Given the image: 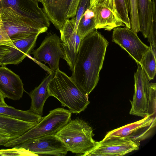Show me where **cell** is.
I'll use <instances>...</instances> for the list:
<instances>
[{
    "instance_id": "cell-19",
    "label": "cell",
    "mask_w": 156,
    "mask_h": 156,
    "mask_svg": "<svg viewBox=\"0 0 156 156\" xmlns=\"http://www.w3.org/2000/svg\"><path fill=\"white\" fill-rule=\"evenodd\" d=\"M37 124L0 114V129L5 131L13 139L23 135Z\"/></svg>"
},
{
    "instance_id": "cell-11",
    "label": "cell",
    "mask_w": 156,
    "mask_h": 156,
    "mask_svg": "<svg viewBox=\"0 0 156 156\" xmlns=\"http://www.w3.org/2000/svg\"><path fill=\"white\" fill-rule=\"evenodd\" d=\"M80 0H50L42 10L58 30H61L66 20L76 16Z\"/></svg>"
},
{
    "instance_id": "cell-22",
    "label": "cell",
    "mask_w": 156,
    "mask_h": 156,
    "mask_svg": "<svg viewBox=\"0 0 156 156\" xmlns=\"http://www.w3.org/2000/svg\"><path fill=\"white\" fill-rule=\"evenodd\" d=\"M94 12L89 7L85 11L79 22L76 32L82 40L96 30Z\"/></svg>"
},
{
    "instance_id": "cell-14",
    "label": "cell",
    "mask_w": 156,
    "mask_h": 156,
    "mask_svg": "<svg viewBox=\"0 0 156 156\" xmlns=\"http://www.w3.org/2000/svg\"><path fill=\"white\" fill-rule=\"evenodd\" d=\"M76 18L66 20L60 31V46L64 58L72 71L82 41L75 29Z\"/></svg>"
},
{
    "instance_id": "cell-12",
    "label": "cell",
    "mask_w": 156,
    "mask_h": 156,
    "mask_svg": "<svg viewBox=\"0 0 156 156\" xmlns=\"http://www.w3.org/2000/svg\"><path fill=\"white\" fill-rule=\"evenodd\" d=\"M60 42V39L56 34L49 32L39 47L33 50L31 54L36 60L47 63L51 71H55L59 69L60 58H64Z\"/></svg>"
},
{
    "instance_id": "cell-17",
    "label": "cell",
    "mask_w": 156,
    "mask_h": 156,
    "mask_svg": "<svg viewBox=\"0 0 156 156\" xmlns=\"http://www.w3.org/2000/svg\"><path fill=\"white\" fill-rule=\"evenodd\" d=\"M39 35L15 41L12 47L2 60L0 66L9 64L18 65L28 55L31 54L35 47Z\"/></svg>"
},
{
    "instance_id": "cell-34",
    "label": "cell",
    "mask_w": 156,
    "mask_h": 156,
    "mask_svg": "<svg viewBox=\"0 0 156 156\" xmlns=\"http://www.w3.org/2000/svg\"></svg>"
},
{
    "instance_id": "cell-3",
    "label": "cell",
    "mask_w": 156,
    "mask_h": 156,
    "mask_svg": "<svg viewBox=\"0 0 156 156\" xmlns=\"http://www.w3.org/2000/svg\"><path fill=\"white\" fill-rule=\"evenodd\" d=\"M92 128L84 121L70 120L56 133L68 151L83 156L94 148L98 142L93 138Z\"/></svg>"
},
{
    "instance_id": "cell-15",
    "label": "cell",
    "mask_w": 156,
    "mask_h": 156,
    "mask_svg": "<svg viewBox=\"0 0 156 156\" xmlns=\"http://www.w3.org/2000/svg\"><path fill=\"white\" fill-rule=\"evenodd\" d=\"M3 7H10L20 15L33 19L50 27V22L47 17L35 0H0Z\"/></svg>"
},
{
    "instance_id": "cell-18",
    "label": "cell",
    "mask_w": 156,
    "mask_h": 156,
    "mask_svg": "<svg viewBox=\"0 0 156 156\" xmlns=\"http://www.w3.org/2000/svg\"><path fill=\"white\" fill-rule=\"evenodd\" d=\"M55 72L51 71L38 86L29 93L31 99L29 110L36 114L41 116L43 115L44 104L50 96L48 90V85L53 77Z\"/></svg>"
},
{
    "instance_id": "cell-30",
    "label": "cell",
    "mask_w": 156,
    "mask_h": 156,
    "mask_svg": "<svg viewBox=\"0 0 156 156\" xmlns=\"http://www.w3.org/2000/svg\"><path fill=\"white\" fill-rule=\"evenodd\" d=\"M0 45L12 47V42L9 37L5 28L0 13Z\"/></svg>"
},
{
    "instance_id": "cell-16",
    "label": "cell",
    "mask_w": 156,
    "mask_h": 156,
    "mask_svg": "<svg viewBox=\"0 0 156 156\" xmlns=\"http://www.w3.org/2000/svg\"><path fill=\"white\" fill-rule=\"evenodd\" d=\"M24 91L23 84L19 75L5 66L0 67V92L4 97L18 100Z\"/></svg>"
},
{
    "instance_id": "cell-5",
    "label": "cell",
    "mask_w": 156,
    "mask_h": 156,
    "mask_svg": "<svg viewBox=\"0 0 156 156\" xmlns=\"http://www.w3.org/2000/svg\"><path fill=\"white\" fill-rule=\"evenodd\" d=\"M71 112L63 108L51 110L34 127L20 136L5 143V147H13L29 140L56 133L71 120Z\"/></svg>"
},
{
    "instance_id": "cell-32",
    "label": "cell",
    "mask_w": 156,
    "mask_h": 156,
    "mask_svg": "<svg viewBox=\"0 0 156 156\" xmlns=\"http://www.w3.org/2000/svg\"><path fill=\"white\" fill-rule=\"evenodd\" d=\"M10 48V47L4 45H0V66L2 59Z\"/></svg>"
},
{
    "instance_id": "cell-23",
    "label": "cell",
    "mask_w": 156,
    "mask_h": 156,
    "mask_svg": "<svg viewBox=\"0 0 156 156\" xmlns=\"http://www.w3.org/2000/svg\"><path fill=\"white\" fill-rule=\"evenodd\" d=\"M156 62V55L150 48L144 55L140 63L150 80H153L155 75Z\"/></svg>"
},
{
    "instance_id": "cell-1",
    "label": "cell",
    "mask_w": 156,
    "mask_h": 156,
    "mask_svg": "<svg viewBox=\"0 0 156 156\" xmlns=\"http://www.w3.org/2000/svg\"><path fill=\"white\" fill-rule=\"evenodd\" d=\"M108 44L96 30L81 41L71 77L88 95L98 84Z\"/></svg>"
},
{
    "instance_id": "cell-31",
    "label": "cell",
    "mask_w": 156,
    "mask_h": 156,
    "mask_svg": "<svg viewBox=\"0 0 156 156\" xmlns=\"http://www.w3.org/2000/svg\"><path fill=\"white\" fill-rule=\"evenodd\" d=\"M13 139L5 131L0 129V145H4L6 143Z\"/></svg>"
},
{
    "instance_id": "cell-10",
    "label": "cell",
    "mask_w": 156,
    "mask_h": 156,
    "mask_svg": "<svg viewBox=\"0 0 156 156\" xmlns=\"http://www.w3.org/2000/svg\"><path fill=\"white\" fill-rule=\"evenodd\" d=\"M14 147H21L39 155L65 156L68 151L55 134L27 140Z\"/></svg>"
},
{
    "instance_id": "cell-26",
    "label": "cell",
    "mask_w": 156,
    "mask_h": 156,
    "mask_svg": "<svg viewBox=\"0 0 156 156\" xmlns=\"http://www.w3.org/2000/svg\"><path fill=\"white\" fill-rule=\"evenodd\" d=\"M0 156H37L25 149L16 147L9 149H0Z\"/></svg>"
},
{
    "instance_id": "cell-2",
    "label": "cell",
    "mask_w": 156,
    "mask_h": 156,
    "mask_svg": "<svg viewBox=\"0 0 156 156\" xmlns=\"http://www.w3.org/2000/svg\"><path fill=\"white\" fill-rule=\"evenodd\" d=\"M50 96L58 100L62 106L67 107L73 113L84 111L90 103L88 95L84 92L73 79L59 69L56 70L49 83Z\"/></svg>"
},
{
    "instance_id": "cell-24",
    "label": "cell",
    "mask_w": 156,
    "mask_h": 156,
    "mask_svg": "<svg viewBox=\"0 0 156 156\" xmlns=\"http://www.w3.org/2000/svg\"><path fill=\"white\" fill-rule=\"evenodd\" d=\"M118 13L125 26L131 29L129 0H115Z\"/></svg>"
},
{
    "instance_id": "cell-20",
    "label": "cell",
    "mask_w": 156,
    "mask_h": 156,
    "mask_svg": "<svg viewBox=\"0 0 156 156\" xmlns=\"http://www.w3.org/2000/svg\"><path fill=\"white\" fill-rule=\"evenodd\" d=\"M153 4L152 0H138L140 31L145 38L147 37L151 29Z\"/></svg>"
},
{
    "instance_id": "cell-29",
    "label": "cell",
    "mask_w": 156,
    "mask_h": 156,
    "mask_svg": "<svg viewBox=\"0 0 156 156\" xmlns=\"http://www.w3.org/2000/svg\"><path fill=\"white\" fill-rule=\"evenodd\" d=\"M90 0H80L77 10L76 16L75 29L77 28L80 20L85 10L89 6Z\"/></svg>"
},
{
    "instance_id": "cell-25",
    "label": "cell",
    "mask_w": 156,
    "mask_h": 156,
    "mask_svg": "<svg viewBox=\"0 0 156 156\" xmlns=\"http://www.w3.org/2000/svg\"><path fill=\"white\" fill-rule=\"evenodd\" d=\"M131 29L137 33L140 31L138 10V0H129Z\"/></svg>"
},
{
    "instance_id": "cell-27",
    "label": "cell",
    "mask_w": 156,
    "mask_h": 156,
    "mask_svg": "<svg viewBox=\"0 0 156 156\" xmlns=\"http://www.w3.org/2000/svg\"><path fill=\"white\" fill-rule=\"evenodd\" d=\"M156 84L151 83L148 108V115L156 117Z\"/></svg>"
},
{
    "instance_id": "cell-6",
    "label": "cell",
    "mask_w": 156,
    "mask_h": 156,
    "mask_svg": "<svg viewBox=\"0 0 156 156\" xmlns=\"http://www.w3.org/2000/svg\"><path fill=\"white\" fill-rule=\"evenodd\" d=\"M156 124V117L147 115L140 120L109 131L102 140L124 137L140 142L151 135Z\"/></svg>"
},
{
    "instance_id": "cell-4",
    "label": "cell",
    "mask_w": 156,
    "mask_h": 156,
    "mask_svg": "<svg viewBox=\"0 0 156 156\" xmlns=\"http://www.w3.org/2000/svg\"><path fill=\"white\" fill-rule=\"evenodd\" d=\"M0 13L5 31L12 42L47 31L48 27L44 23L23 16L10 7L0 5Z\"/></svg>"
},
{
    "instance_id": "cell-8",
    "label": "cell",
    "mask_w": 156,
    "mask_h": 156,
    "mask_svg": "<svg viewBox=\"0 0 156 156\" xmlns=\"http://www.w3.org/2000/svg\"><path fill=\"white\" fill-rule=\"evenodd\" d=\"M134 74V92L129 114L144 118L148 115L150 95L149 80L140 64Z\"/></svg>"
},
{
    "instance_id": "cell-33",
    "label": "cell",
    "mask_w": 156,
    "mask_h": 156,
    "mask_svg": "<svg viewBox=\"0 0 156 156\" xmlns=\"http://www.w3.org/2000/svg\"><path fill=\"white\" fill-rule=\"evenodd\" d=\"M5 98L0 92V105L6 106L8 105L5 100Z\"/></svg>"
},
{
    "instance_id": "cell-9",
    "label": "cell",
    "mask_w": 156,
    "mask_h": 156,
    "mask_svg": "<svg viewBox=\"0 0 156 156\" xmlns=\"http://www.w3.org/2000/svg\"><path fill=\"white\" fill-rule=\"evenodd\" d=\"M112 41L125 50L136 62L140 63L144 54L150 49L139 39L137 33L126 27L113 29Z\"/></svg>"
},
{
    "instance_id": "cell-21",
    "label": "cell",
    "mask_w": 156,
    "mask_h": 156,
    "mask_svg": "<svg viewBox=\"0 0 156 156\" xmlns=\"http://www.w3.org/2000/svg\"><path fill=\"white\" fill-rule=\"evenodd\" d=\"M0 114L22 121L37 124L43 118L29 110L23 111L17 109L8 105H0Z\"/></svg>"
},
{
    "instance_id": "cell-7",
    "label": "cell",
    "mask_w": 156,
    "mask_h": 156,
    "mask_svg": "<svg viewBox=\"0 0 156 156\" xmlns=\"http://www.w3.org/2000/svg\"><path fill=\"white\" fill-rule=\"evenodd\" d=\"M89 8L94 14L96 30L110 31L124 26L117 10L115 0H90Z\"/></svg>"
},
{
    "instance_id": "cell-28",
    "label": "cell",
    "mask_w": 156,
    "mask_h": 156,
    "mask_svg": "<svg viewBox=\"0 0 156 156\" xmlns=\"http://www.w3.org/2000/svg\"><path fill=\"white\" fill-rule=\"evenodd\" d=\"M152 1L153 5L151 26L149 34L147 38L148 41L150 43L152 44L155 47H156V0H152Z\"/></svg>"
},
{
    "instance_id": "cell-13",
    "label": "cell",
    "mask_w": 156,
    "mask_h": 156,
    "mask_svg": "<svg viewBox=\"0 0 156 156\" xmlns=\"http://www.w3.org/2000/svg\"><path fill=\"white\" fill-rule=\"evenodd\" d=\"M140 142L127 138H119L98 142L93 150L83 156H123L139 150Z\"/></svg>"
}]
</instances>
